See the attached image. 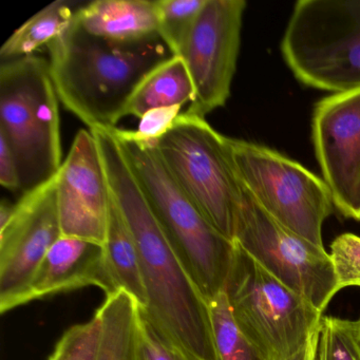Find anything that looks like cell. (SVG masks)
<instances>
[{
	"mask_svg": "<svg viewBox=\"0 0 360 360\" xmlns=\"http://www.w3.org/2000/svg\"><path fill=\"white\" fill-rule=\"evenodd\" d=\"M91 130L102 155L109 191L140 252L147 305L157 330L193 360H220L210 304L168 242L112 128Z\"/></svg>",
	"mask_w": 360,
	"mask_h": 360,
	"instance_id": "cell-1",
	"label": "cell"
},
{
	"mask_svg": "<svg viewBox=\"0 0 360 360\" xmlns=\"http://www.w3.org/2000/svg\"><path fill=\"white\" fill-rule=\"evenodd\" d=\"M47 48L58 100L88 129L115 128L145 75L172 56L161 39L120 45L90 34L75 18Z\"/></svg>",
	"mask_w": 360,
	"mask_h": 360,
	"instance_id": "cell-2",
	"label": "cell"
},
{
	"mask_svg": "<svg viewBox=\"0 0 360 360\" xmlns=\"http://www.w3.org/2000/svg\"><path fill=\"white\" fill-rule=\"evenodd\" d=\"M58 96L49 62L30 56L0 67V136L18 163L22 195L37 191L62 167Z\"/></svg>",
	"mask_w": 360,
	"mask_h": 360,
	"instance_id": "cell-3",
	"label": "cell"
},
{
	"mask_svg": "<svg viewBox=\"0 0 360 360\" xmlns=\"http://www.w3.org/2000/svg\"><path fill=\"white\" fill-rule=\"evenodd\" d=\"M115 136L172 250L210 302L224 292L235 241L217 231L181 191L155 147Z\"/></svg>",
	"mask_w": 360,
	"mask_h": 360,
	"instance_id": "cell-4",
	"label": "cell"
},
{
	"mask_svg": "<svg viewBox=\"0 0 360 360\" xmlns=\"http://www.w3.org/2000/svg\"><path fill=\"white\" fill-rule=\"evenodd\" d=\"M281 53L307 87L333 94L360 88V0H299Z\"/></svg>",
	"mask_w": 360,
	"mask_h": 360,
	"instance_id": "cell-5",
	"label": "cell"
},
{
	"mask_svg": "<svg viewBox=\"0 0 360 360\" xmlns=\"http://www.w3.org/2000/svg\"><path fill=\"white\" fill-rule=\"evenodd\" d=\"M224 292L236 323L265 360H288L296 355L323 317L236 242Z\"/></svg>",
	"mask_w": 360,
	"mask_h": 360,
	"instance_id": "cell-6",
	"label": "cell"
},
{
	"mask_svg": "<svg viewBox=\"0 0 360 360\" xmlns=\"http://www.w3.org/2000/svg\"><path fill=\"white\" fill-rule=\"evenodd\" d=\"M155 149L181 191L217 231L233 241L242 184L233 167L229 138L205 117L184 112Z\"/></svg>",
	"mask_w": 360,
	"mask_h": 360,
	"instance_id": "cell-7",
	"label": "cell"
},
{
	"mask_svg": "<svg viewBox=\"0 0 360 360\" xmlns=\"http://www.w3.org/2000/svg\"><path fill=\"white\" fill-rule=\"evenodd\" d=\"M238 178L257 203L278 222L323 246L322 226L334 210L323 179L263 145L229 138Z\"/></svg>",
	"mask_w": 360,
	"mask_h": 360,
	"instance_id": "cell-8",
	"label": "cell"
},
{
	"mask_svg": "<svg viewBox=\"0 0 360 360\" xmlns=\"http://www.w3.org/2000/svg\"><path fill=\"white\" fill-rule=\"evenodd\" d=\"M233 241L321 313L339 292L332 259L324 246L297 235L269 216L243 185Z\"/></svg>",
	"mask_w": 360,
	"mask_h": 360,
	"instance_id": "cell-9",
	"label": "cell"
},
{
	"mask_svg": "<svg viewBox=\"0 0 360 360\" xmlns=\"http://www.w3.org/2000/svg\"><path fill=\"white\" fill-rule=\"evenodd\" d=\"M244 0H206L181 58L195 86L186 112L205 117L226 104L241 46Z\"/></svg>",
	"mask_w": 360,
	"mask_h": 360,
	"instance_id": "cell-10",
	"label": "cell"
},
{
	"mask_svg": "<svg viewBox=\"0 0 360 360\" xmlns=\"http://www.w3.org/2000/svg\"><path fill=\"white\" fill-rule=\"evenodd\" d=\"M62 237L56 176L37 191L22 195L9 222L0 229V311L25 304L39 265Z\"/></svg>",
	"mask_w": 360,
	"mask_h": 360,
	"instance_id": "cell-11",
	"label": "cell"
},
{
	"mask_svg": "<svg viewBox=\"0 0 360 360\" xmlns=\"http://www.w3.org/2000/svg\"><path fill=\"white\" fill-rule=\"evenodd\" d=\"M311 139L335 208L345 218L360 221V88L316 104Z\"/></svg>",
	"mask_w": 360,
	"mask_h": 360,
	"instance_id": "cell-12",
	"label": "cell"
},
{
	"mask_svg": "<svg viewBox=\"0 0 360 360\" xmlns=\"http://www.w3.org/2000/svg\"><path fill=\"white\" fill-rule=\"evenodd\" d=\"M56 205L62 236L105 245L110 191L96 136L77 132L56 176Z\"/></svg>",
	"mask_w": 360,
	"mask_h": 360,
	"instance_id": "cell-13",
	"label": "cell"
},
{
	"mask_svg": "<svg viewBox=\"0 0 360 360\" xmlns=\"http://www.w3.org/2000/svg\"><path fill=\"white\" fill-rule=\"evenodd\" d=\"M85 286H96L106 296L120 292L111 275L106 248L102 244L62 236L39 265L25 304Z\"/></svg>",
	"mask_w": 360,
	"mask_h": 360,
	"instance_id": "cell-14",
	"label": "cell"
},
{
	"mask_svg": "<svg viewBox=\"0 0 360 360\" xmlns=\"http://www.w3.org/2000/svg\"><path fill=\"white\" fill-rule=\"evenodd\" d=\"M75 22L90 34L120 45L160 39L155 0H94L77 10Z\"/></svg>",
	"mask_w": 360,
	"mask_h": 360,
	"instance_id": "cell-15",
	"label": "cell"
},
{
	"mask_svg": "<svg viewBox=\"0 0 360 360\" xmlns=\"http://www.w3.org/2000/svg\"><path fill=\"white\" fill-rule=\"evenodd\" d=\"M191 72L181 56H172L149 71L134 90L126 117L141 119L153 109L181 106L195 101Z\"/></svg>",
	"mask_w": 360,
	"mask_h": 360,
	"instance_id": "cell-16",
	"label": "cell"
},
{
	"mask_svg": "<svg viewBox=\"0 0 360 360\" xmlns=\"http://www.w3.org/2000/svg\"><path fill=\"white\" fill-rule=\"evenodd\" d=\"M105 248L111 275L117 288L130 295L141 309H145L147 295L140 252L134 235L111 195Z\"/></svg>",
	"mask_w": 360,
	"mask_h": 360,
	"instance_id": "cell-17",
	"label": "cell"
},
{
	"mask_svg": "<svg viewBox=\"0 0 360 360\" xmlns=\"http://www.w3.org/2000/svg\"><path fill=\"white\" fill-rule=\"evenodd\" d=\"M102 320L98 360L136 359L139 305L124 290L106 296L96 311Z\"/></svg>",
	"mask_w": 360,
	"mask_h": 360,
	"instance_id": "cell-18",
	"label": "cell"
},
{
	"mask_svg": "<svg viewBox=\"0 0 360 360\" xmlns=\"http://www.w3.org/2000/svg\"><path fill=\"white\" fill-rule=\"evenodd\" d=\"M84 4L58 0L37 12L9 37L0 49L3 62L34 56L43 46H48L75 22L77 10Z\"/></svg>",
	"mask_w": 360,
	"mask_h": 360,
	"instance_id": "cell-19",
	"label": "cell"
},
{
	"mask_svg": "<svg viewBox=\"0 0 360 360\" xmlns=\"http://www.w3.org/2000/svg\"><path fill=\"white\" fill-rule=\"evenodd\" d=\"M220 360H265L236 323L225 292L208 302Z\"/></svg>",
	"mask_w": 360,
	"mask_h": 360,
	"instance_id": "cell-20",
	"label": "cell"
},
{
	"mask_svg": "<svg viewBox=\"0 0 360 360\" xmlns=\"http://www.w3.org/2000/svg\"><path fill=\"white\" fill-rule=\"evenodd\" d=\"M206 0H155L159 37L172 56H181Z\"/></svg>",
	"mask_w": 360,
	"mask_h": 360,
	"instance_id": "cell-21",
	"label": "cell"
},
{
	"mask_svg": "<svg viewBox=\"0 0 360 360\" xmlns=\"http://www.w3.org/2000/svg\"><path fill=\"white\" fill-rule=\"evenodd\" d=\"M102 337V320L96 315L85 323L65 332L49 360H98Z\"/></svg>",
	"mask_w": 360,
	"mask_h": 360,
	"instance_id": "cell-22",
	"label": "cell"
},
{
	"mask_svg": "<svg viewBox=\"0 0 360 360\" xmlns=\"http://www.w3.org/2000/svg\"><path fill=\"white\" fill-rule=\"evenodd\" d=\"M324 360H360L356 321L326 316L322 317Z\"/></svg>",
	"mask_w": 360,
	"mask_h": 360,
	"instance_id": "cell-23",
	"label": "cell"
},
{
	"mask_svg": "<svg viewBox=\"0 0 360 360\" xmlns=\"http://www.w3.org/2000/svg\"><path fill=\"white\" fill-rule=\"evenodd\" d=\"M330 256L339 292L360 288V237L349 233L338 236L330 244Z\"/></svg>",
	"mask_w": 360,
	"mask_h": 360,
	"instance_id": "cell-24",
	"label": "cell"
},
{
	"mask_svg": "<svg viewBox=\"0 0 360 360\" xmlns=\"http://www.w3.org/2000/svg\"><path fill=\"white\" fill-rule=\"evenodd\" d=\"M181 106L153 109L140 119L138 129L122 130L112 128L115 134L122 139L134 141L140 144L155 147V143L165 136L181 115Z\"/></svg>",
	"mask_w": 360,
	"mask_h": 360,
	"instance_id": "cell-25",
	"label": "cell"
},
{
	"mask_svg": "<svg viewBox=\"0 0 360 360\" xmlns=\"http://www.w3.org/2000/svg\"><path fill=\"white\" fill-rule=\"evenodd\" d=\"M138 360H193L170 343L146 317L139 307Z\"/></svg>",
	"mask_w": 360,
	"mask_h": 360,
	"instance_id": "cell-26",
	"label": "cell"
},
{
	"mask_svg": "<svg viewBox=\"0 0 360 360\" xmlns=\"http://www.w3.org/2000/svg\"><path fill=\"white\" fill-rule=\"evenodd\" d=\"M0 184L8 191H22L18 163L3 136H0Z\"/></svg>",
	"mask_w": 360,
	"mask_h": 360,
	"instance_id": "cell-27",
	"label": "cell"
},
{
	"mask_svg": "<svg viewBox=\"0 0 360 360\" xmlns=\"http://www.w3.org/2000/svg\"><path fill=\"white\" fill-rule=\"evenodd\" d=\"M320 323H321V322H320ZM317 332L318 330L314 333L313 336L309 339V343H307V345H305L300 352H298L296 355L292 356V358H290V359L288 360H311V353H313L314 343H315V338L316 335H317Z\"/></svg>",
	"mask_w": 360,
	"mask_h": 360,
	"instance_id": "cell-28",
	"label": "cell"
},
{
	"mask_svg": "<svg viewBox=\"0 0 360 360\" xmlns=\"http://www.w3.org/2000/svg\"><path fill=\"white\" fill-rule=\"evenodd\" d=\"M311 360H324L323 339H322L321 328L320 326L318 328L317 335H316Z\"/></svg>",
	"mask_w": 360,
	"mask_h": 360,
	"instance_id": "cell-29",
	"label": "cell"
},
{
	"mask_svg": "<svg viewBox=\"0 0 360 360\" xmlns=\"http://www.w3.org/2000/svg\"><path fill=\"white\" fill-rule=\"evenodd\" d=\"M13 207L14 205H9L5 201L1 203V206H0V229H3L9 222L12 214H13Z\"/></svg>",
	"mask_w": 360,
	"mask_h": 360,
	"instance_id": "cell-30",
	"label": "cell"
},
{
	"mask_svg": "<svg viewBox=\"0 0 360 360\" xmlns=\"http://www.w3.org/2000/svg\"><path fill=\"white\" fill-rule=\"evenodd\" d=\"M356 330H357L358 341H359L360 345V318L356 321Z\"/></svg>",
	"mask_w": 360,
	"mask_h": 360,
	"instance_id": "cell-31",
	"label": "cell"
}]
</instances>
